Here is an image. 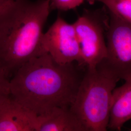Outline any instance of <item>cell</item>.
<instances>
[{"instance_id":"4fadbf2b","label":"cell","mask_w":131,"mask_h":131,"mask_svg":"<svg viewBox=\"0 0 131 131\" xmlns=\"http://www.w3.org/2000/svg\"><path fill=\"white\" fill-rule=\"evenodd\" d=\"M16 0H0V10L12 3Z\"/></svg>"},{"instance_id":"277c9868","label":"cell","mask_w":131,"mask_h":131,"mask_svg":"<svg viewBox=\"0 0 131 131\" xmlns=\"http://www.w3.org/2000/svg\"><path fill=\"white\" fill-rule=\"evenodd\" d=\"M109 20V16L103 9L87 10L73 24L86 68L96 67L106 57Z\"/></svg>"},{"instance_id":"9a60e30c","label":"cell","mask_w":131,"mask_h":131,"mask_svg":"<svg viewBox=\"0 0 131 131\" xmlns=\"http://www.w3.org/2000/svg\"><path fill=\"white\" fill-rule=\"evenodd\" d=\"M130 1H131V0H130Z\"/></svg>"},{"instance_id":"5b68a950","label":"cell","mask_w":131,"mask_h":131,"mask_svg":"<svg viewBox=\"0 0 131 131\" xmlns=\"http://www.w3.org/2000/svg\"><path fill=\"white\" fill-rule=\"evenodd\" d=\"M107 54L101 61L119 79L131 77V24L109 12Z\"/></svg>"},{"instance_id":"9c48e42d","label":"cell","mask_w":131,"mask_h":131,"mask_svg":"<svg viewBox=\"0 0 131 131\" xmlns=\"http://www.w3.org/2000/svg\"><path fill=\"white\" fill-rule=\"evenodd\" d=\"M113 91L108 130L121 131L131 119V77Z\"/></svg>"},{"instance_id":"8992f818","label":"cell","mask_w":131,"mask_h":131,"mask_svg":"<svg viewBox=\"0 0 131 131\" xmlns=\"http://www.w3.org/2000/svg\"><path fill=\"white\" fill-rule=\"evenodd\" d=\"M41 45L45 52L57 63L65 65L75 62L86 67L73 24L68 23L60 17L43 33Z\"/></svg>"},{"instance_id":"3957f363","label":"cell","mask_w":131,"mask_h":131,"mask_svg":"<svg viewBox=\"0 0 131 131\" xmlns=\"http://www.w3.org/2000/svg\"><path fill=\"white\" fill-rule=\"evenodd\" d=\"M120 80L101 62L86 68L70 110L86 131H106L114 89Z\"/></svg>"},{"instance_id":"7a4b0ae2","label":"cell","mask_w":131,"mask_h":131,"mask_svg":"<svg viewBox=\"0 0 131 131\" xmlns=\"http://www.w3.org/2000/svg\"><path fill=\"white\" fill-rule=\"evenodd\" d=\"M50 0H16L0 10V77L9 81L19 69L44 53L43 29Z\"/></svg>"},{"instance_id":"8fae6325","label":"cell","mask_w":131,"mask_h":131,"mask_svg":"<svg viewBox=\"0 0 131 131\" xmlns=\"http://www.w3.org/2000/svg\"><path fill=\"white\" fill-rule=\"evenodd\" d=\"M85 0H50L51 9L67 11L74 9Z\"/></svg>"},{"instance_id":"5bb4252c","label":"cell","mask_w":131,"mask_h":131,"mask_svg":"<svg viewBox=\"0 0 131 131\" xmlns=\"http://www.w3.org/2000/svg\"><path fill=\"white\" fill-rule=\"evenodd\" d=\"M129 131H131V128H130V129H129Z\"/></svg>"},{"instance_id":"52a82bcc","label":"cell","mask_w":131,"mask_h":131,"mask_svg":"<svg viewBox=\"0 0 131 131\" xmlns=\"http://www.w3.org/2000/svg\"><path fill=\"white\" fill-rule=\"evenodd\" d=\"M36 117L10 95L0 102V131H35Z\"/></svg>"},{"instance_id":"30bf717a","label":"cell","mask_w":131,"mask_h":131,"mask_svg":"<svg viewBox=\"0 0 131 131\" xmlns=\"http://www.w3.org/2000/svg\"><path fill=\"white\" fill-rule=\"evenodd\" d=\"M92 5L96 2L103 4L109 11L131 24V1L130 0H86Z\"/></svg>"},{"instance_id":"ba28073f","label":"cell","mask_w":131,"mask_h":131,"mask_svg":"<svg viewBox=\"0 0 131 131\" xmlns=\"http://www.w3.org/2000/svg\"><path fill=\"white\" fill-rule=\"evenodd\" d=\"M35 131H86L68 107H55L36 116Z\"/></svg>"},{"instance_id":"7c38bea8","label":"cell","mask_w":131,"mask_h":131,"mask_svg":"<svg viewBox=\"0 0 131 131\" xmlns=\"http://www.w3.org/2000/svg\"><path fill=\"white\" fill-rule=\"evenodd\" d=\"M9 95V81L0 77V102Z\"/></svg>"},{"instance_id":"6da1fadb","label":"cell","mask_w":131,"mask_h":131,"mask_svg":"<svg viewBox=\"0 0 131 131\" xmlns=\"http://www.w3.org/2000/svg\"><path fill=\"white\" fill-rule=\"evenodd\" d=\"M86 67L57 63L48 53L22 66L9 81L10 96L35 116L73 103Z\"/></svg>"}]
</instances>
